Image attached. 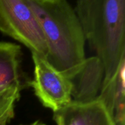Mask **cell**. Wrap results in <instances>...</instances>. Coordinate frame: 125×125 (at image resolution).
Masks as SVG:
<instances>
[{
    "mask_svg": "<svg viewBox=\"0 0 125 125\" xmlns=\"http://www.w3.org/2000/svg\"><path fill=\"white\" fill-rule=\"evenodd\" d=\"M86 41L102 61L109 81L125 58V0H77L74 8Z\"/></svg>",
    "mask_w": 125,
    "mask_h": 125,
    "instance_id": "2",
    "label": "cell"
},
{
    "mask_svg": "<svg viewBox=\"0 0 125 125\" xmlns=\"http://www.w3.org/2000/svg\"><path fill=\"white\" fill-rule=\"evenodd\" d=\"M0 32L20 42L31 52L46 57L44 34L26 0H0Z\"/></svg>",
    "mask_w": 125,
    "mask_h": 125,
    "instance_id": "3",
    "label": "cell"
},
{
    "mask_svg": "<svg viewBox=\"0 0 125 125\" xmlns=\"http://www.w3.org/2000/svg\"><path fill=\"white\" fill-rule=\"evenodd\" d=\"M53 120L56 125H116L98 98L85 104L71 101L53 113Z\"/></svg>",
    "mask_w": 125,
    "mask_h": 125,
    "instance_id": "6",
    "label": "cell"
},
{
    "mask_svg": "<svg viewBox=\"0 0 125 125\" xmlns=\"http://www.w3.org/2000/svg\"><path fill=\"white\" fill-rule=\"evenodd\" d=\"M21 47L13 43L0 42V88L20 83Z\"/></svg>",
    "mask_w": 125,
    "mask_h": 125,
    "instance_id": "8",
    "label": "cell"
},
{
    "mask_svg": "<svg viewBox=\"0 0 125 125\" xmlns=\"http://www.w3.org/2000/svg\"><path fill=\"white\" fill-rule=\"evenodd\" d=\"M105 76L104 66L97 56L86 58L70 79L72 102L89 103L94 101L101 91Z\"/></svg>",
    "mask_w": 125,
    "mask_h": 125,
    "instance_id": "5",
    "label": "cell"
},
{
    "mask_svg": "<svg viewBox=\"0 0 125 125\" xmlns=\"http://www.w3.org/2000/svg\"><path fill=\"white\" fill-rule=\"evenodd\" d=\"M45 125V124H43V123H42L41 122H40V121H35V122H32L31 124H30V125Z\"/></svg>",
    "mask_w": 125,
    "mask_h": 125,
    "instance_id": "10",
    "label": "cell"
},
{
    "mask_svg": "<svg viewBox=\"0 0 125 125\" xmlns=\"http://www.w3.org/2000/svg\"><path fill=\"white\" fill-rule=\"evenodd\" d=\"M45 39L46 59L70 80L86 59V39L74 8L67 0H26Z\"/></svg>",
    "mask_w": 125,
    "mask_h": 125,
    "instance_id": "1",
    "label": "cell"
},
{
    "mask_svg": "<svg viewBox=\"0 0 125 125\" xmlns=\"http://www.w3.org/2000/svg\"><path fill=\"white\" fill-rule=\"evenodd\" d=\"M34 63V79L30 85L42 105L53 113L72 101V83L69 78L59 71L46 57L31 52Z\"/></svg>",
    "mask_w": 125,
    "mask_h": 125,
    "instance_id": "4",
    "label": "cell"
},
{
    "mask_svg": "<svg viewBox=\"0 0 125 125\" xmlns=\"http://www.w3.org/2000/svg\"><path fill=\"white\" fill-rule=\"evenodd\" d=\"M21 85L0 88V125H7L15 116V103L21 97Z\"/></svg>",
    "mask_w": 125,
    "mask_h": 125,
    "instance_id": "9",
    "label": "cell"
},
{
    "mask_svg": "<svg viewBox=\"0 0 125 125\" xmlns=\"http://www.w3.org/2000/svg\"><path fill=\"white\" fill-rule=\"evenodd\" d=\"M105 105L116 125L125 124V58L115 75L103 83L97 97Z\"/></svg>",
    "mask_w": 125,
    "mask_h": 125,
    "instance_id": "7",
    "label": "cell"
}]
</instances>
